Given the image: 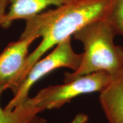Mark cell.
Instances as JSON below:
<instances>
[{"mask_svg":"<svg viewBox=\"0 0 123 123\" xmlns=\"http://www.w3.org/2000/svg\"><path fill=\"white\" fill-rule=\"evenodd\" d=\"M113 0H72L25 20L19 38H41L38 46L27 56L20 86L36 62L51 49L89 23L107 19ZM19 86V87H20Z\"/></svg>","mask_w":123,"mask_h":123,"instance_id":"1","label":"cell"},{"mask_svg":"<svg viewBox=\"0 0 123 123\" xmlns=\"http://www.w3.org/2000/svg\"><path fill=\"white\" fill-rule=\"evenodd\" d=\"M116 34L107 19L90 23L73 35L84 46L82 61L77 70L64 74V82L97 72L114 78L123 73V48L114 43Z\"/></svg>","mask_w":123,"mask_h":123,"instance_id":"2","label":"cell"},{"mask_svg":"<svg viewBox=\"0 0 123 123\" xmlns=\"http://www.w3.org/2000/svg\"><path fill=\"white\" fill-rule=\"evenodd\" d=\"M114 79L105 72L82 75L63 84L40 90L31 99L40 111L59 109L73 98L86 94L101 92Z\"/></svg>","mask_w":123,"mask_h":123,"instance_id":"3","label":"cell"},{"mask_svg":"<svg viewBox=\"0 0 123 123\" xmlns=\"http://www.w3.org/2000/svg\"><path fill=\"white\" fill-rule=\"evenodd\" d=\"M82 58L83 53H76L72 47L71 37L67 38L55 46L47 56L41 57L31 66L13 98L5 108L11 110L24 102L30 97L29 92L32 86L54 70L61 68H68L73 71L77 70Z\"/></svg>","mask_w":123,"mask_h":123,"instance_id":"4","label":"cell"},{"mask_svg":"<svg viewBox=\"0 0 123 123\" xmlns=\"http://www.w3.org/2000/svg\"><path fill=\"white\" fill-rule=\"evenodd\" d=\"M36 37L19 38L0 54V90H11L14 94L20 86V77L29 55V48Z\"/></svg>","mask_w":123,"mask_h":123,"instance_id":"5","label":"cell"},{"mask_svg":"<svg viewBox=\"0 0 123 123\" xmlns=\"http://www.w3.org/2000/svg\"><path fill=\"white\" fill-rule=\"evenodd\" d=\"M72 0H9L6 12L1 26L8 28L16 20H27L40 14L50 6H59Z\"/></svg>","mask_w":123,"mask_h":123,"instance_id":"6","label":"cell"},{"mask_svg":"<svg viewBox=\"0 0 123 123\" xmlns=\"http://www.w3.org/2000/svg\"><path fill=\"white\" fill-rule=\"evenodd\" d=\"M99 101L108 123H123V73L100 92Z\"/></svg>","mask_w":123,"mask_h":123,"instance_id":"7","label":"cell"},{"mask_svg":"<svg viewBox=\"0 0 123 123\" xmlns=\"http://www.w3.org/2000/svg\"><path fill=\"white\" fill-rule=\"evenodd\" d=\"M3 92L0 90V98ZM40 110L29 97L22 103L9 110L0 104V123H46L47 120L39 114Z\"/></svg>","mask_w":123,"mask_h":123,"instance_id":"8","label":"cell"},{"mask_svg":"<svg viewBox=\"0 0 123 123\" xmlns=\"http://www.w3.org/2000/svg\"><path fill=\"white\" fill-rule=\"evenodd\" d=\"M107 21L116 35L123 36V0H113Z\"/></svg>","mask_w":123,"mask_h":123,"instance_id":"9","label":"cell"},{"mask_svg":"<svg viewBox=\"0 0 123 123\" xmlns=\"http://www.w3.org/2000/svg\"><path fill=\"white\" fill-rule=\"evenodd\" d=\"M9 0H0V26L4 18L7 8H8Z\"/></svg>","mask_w":123,"mask_h":123,"instance_id":"10","label":"cell"},{"mask_svg":"<svg viewBox=\"0 0 123 123\" xmlns=\"http://www.w3.org/2000/svg\"><path fill=\"white\" fill-rule=\"evenodd\" d=\"M88 120V116L84 113H80L75 116L73 120L70 123H87Z\"/></svg>","mask_w":123,"mask_h":123,"instance_id":"11","label":"cell"}]
</instances>
